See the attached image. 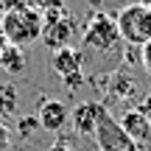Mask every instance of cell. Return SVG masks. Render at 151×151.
Returning <instances> with one entry per match:
<instances>
[{
    "instance_id": "10",
    "label": "cell",
    "mask_w": 151,
    "mask_h": 151,
    "mask_svg": "<svg viewBox=\"0 0 151 151\" xmlns=\"http://www.w3.org/2000/svg\"><path fill=\"white\" fill-rule=\"evenodd\" d=\"M0 67H3L9 76L25 73L28 59H25V53H22V48H17V45H9V42H6L3 48H0Z\"/></svg>"
},
{
    "instance_id": "6",
    "label": "cell",
    "mask_w": 151,
    "mask_h": 151,
    "mask_svg": "<svg viewBox=\"0 0 151 151\" xmlns=\"http://www.w3.org/2000/svg\"><path fill=\"white\" fill-rule=\"evenodd\" d=\"M101 115H104V106L98 101H81L78 106L70 109V126L76 129V134H81V137H95Z\"/></svg>"
},
{
    "instance_id": "16",
    "label": "cell",
    "mask_w": 151,
    "mask_h": 151,
    "mask_svg": "<svg viewBox=\"0 0 151 151\" xmlns=\"http://www.w3.org/2000/svg\"><path fill=\"white\" fill-rule=\"evenodd\" d=\"M50 151H76L70 143H65V140H59V143H53V146H50Z\"/></svg>"
},
{
    "instance_id": "7",
    "label": "cell",
    "mask_w": 151,
    "mask_h": 151,
    "mask_svg": "<svg viewBox=\"0 0 151 151\" xmlns=\"http://www.w3.org/2000/svg\"><path fill=\"white\" fill-rule=\"evenodd\" d=\"M37 118H39V129L42 132L59 134V132L70 123V109H67L62 101H56V98H45V101L39 104Z\"/></svg>"
},
{
    "instance_id": "3",
    "label": "cell",
    "mask_w": 151,
    "mask_h": 151,
    "mask_svg": "<svg viewBox=\"0 0 151 151\" xmlns=\"http://www.w3.org/2000/svg\"><path fill=\"white\" fill-rule=\"evenodd\" d=\"M81 39H84V48L87 50H95V53H112V50L123 42L115 17L104 14V11H98V14L90 17V22H87L84 37H81Z\"/></svg>"
},
{
    "instance_id": "8",
    "label": "cell",
    "mask_w": 151,
    "mask_h": 151,
    "mask_svg": "<svg viewBox=\"0 0 151 151\" xmlns=\"http://www.w3.org/2000/svg\"><path fill=\"white\" fill-rule=\"evenodd\" d=\"M50 67L62 81L73 76H84V50L78 48H59L50 53Z\"/></svg>"
},
{
    "instance_id": "12",
    "label": "cell",
    "mask_w": 151,
    "mask_h": 151,
    "mask_svg": "<svg viewBox=\"0 0 151 151\" xmlns=\"http://www.w3.org/2000/svg\"><path fill=\"white\" fill-rule=\"evenodd\" d=\"M37 129H39V118L37 115H25V118H20V123H17V134L20 137L37 134Z\"/></svg>"
},
{
    "instance_id": "1",
    "label": "cell",
    "mask_w": 151,
    "mask_h": 151,
    "mask_svg": "<svg viewBox=\"0 0 151 151\" xmlns=\"http://www.w3.org/2000/svg\"><path fill=\"white\" fill-rule=\"evenodd\" d=\"M42 11L31 9H9L3 17H0V28H3V37L9 45H17V48H25V45H34L42 39Z\"/></svg>"
},
{
    "instance_id": "11",
    "label": "cell",
    "mask_w": 151,
    "mask_h": 151,
    "mask_svg": "<svg viewBox=\"0 0 151 151\" xmlns=\"http://www.w3.org/2000/svg\"><path fill=\"white\" fill-rule=\"evenodd\" d=\"M20 106V92H17V84L11 81H0V120L11 118Z\"/></svg>"
},
{
    "instance_id": "2",
    "label": "cell",
    "mask_w": 151,
    "mask_h": 151,
    "mask_svg": "<svg viewBox=\"0 0 151 151\" xmlns=\"http://www.w3.org/2000/svg\"><path fill=\"white\" fill-rule=\"evenodd\" d=\"M118 22V31H120V39L126 45H143L151 39V6L148 3H129L118 11L115 17Z\"/></svg>"
},
{
    "instance_id": "14",
    "label": "cell",
    "mask_w": 151,
    "mask_h": 151,
    "mask_svg": "<svg viewBox=\"0 0 151 151\" xmlns=\"http://www.w3.org/2000/svg\"><path fill=\"white\" fill-rule=\"evenodd\" d=\"M9 146H11V129L0 120V151H9Z\"/></svg>"
},
{
    "instance_id": "9",
    "label": "cell",
    "mask_w": 151,
    "mask_h": 151,
    "mask_svg": "<svg viewBox=\"0 0 151 151\" xmlns=\"http://www.w3.org/2000/svg\"><path fill=\"white\" fill-rule=\"evenodd\" d=\"M120 126H123V132L137 146H143V143L151 140V123H148V118L140 109H126V112L120 115Z\"/></svg>"
},
{
    "instance_id": "5",
    "label": "cell",
    "mask_w": 151,
    "mask_h": 151,
    "mask_svg": "<svg viewBox=\"0 0 151 151\" xmlns=\"http://www.w3.org/2000/svg\"><path fill=\"white\" fill-rule=\"evenodd\" d=\"M95 143H98V151H132V148L137 146V143L123 132L120 120H115L112 115L106 112V109H104L101 120H98Z\"/></svg>"
},
{
    "instance_id": "4",
    "label": "cell",
    "mask_w": 151,
    "mask_h": 151,
    "mask_svg": "<svg viewBox=\"0 0 151 151\" xmlns=\"http://www.w3.org/2000/svg\"><path fill=\"white\" fill-rule=\"evenodd\" d=\"M42 42L48 45L50 50H59V48H73V39L76 34H78V28H76V20L67 11L56 9V6H50V9L42 11Z\"/></svg>"
},
{
    "instance_id": "13",
    "label": "cell",
    "mask_w": 151,
    "mask_h": 151,
    "mask_svg": "<svg viewBox=\"0 0 151 151\" xmlns=\"http://www.w3.org/2000/svg\"><path fill=\"white\" fill-rule=\"evenodd\" d=\"M140 65H143V70L151 76V39L140 48Z\"/></svg>"
},
{
    "instance_id": "15",
    "label": "cell",
    "mask_w": 151,
    "mask_h": 151,
    "mask_svg": "<svg viewBox=\"0 0 151 151\" xmlns=\"http://www.w3.org/2000/svg\"><path fill=\"white\" fill-rule=\"evenodd\" d=\"M137 109L146 115V118H148V123H151V95H146V98H143V104H140Z\"/></svg>"
}]
</instances>
